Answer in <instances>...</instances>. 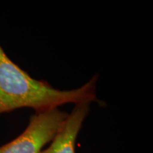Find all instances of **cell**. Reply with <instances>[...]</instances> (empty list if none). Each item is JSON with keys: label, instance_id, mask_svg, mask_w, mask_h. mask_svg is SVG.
<instances>
[{"label": "cell", "instance_id": "1", "mask_svg": "<svg viewBox=\"0 0 153 153\" xmlns=\"http://www.w3.org/2000/svg\"><path fill=\"white\" fill-rule=\"evenodd\" d=\"M98 74L94 76L77 89L59 90L46 82L31 77L9 58L0 45V114L22 108H31L38 112L70 103L98 101Z\"/></svg>", "mask_w": 153, "mask_h": 153}, {"label": "cell", "instance_id": "2", "mask_svg": "<svg viewBox=\"0 0 153 153\" xmlns=\"http://www.w3.org/2000/svg\"><path fill=\"white\" fill-rule=\"evenodd\" d=\"M68 116L58 107L36 112L23 133L0 147V153H40L60 131Z\"/></svg>", "mask_w": 153, "mask_h": 153}, {"label": "cell", "instance_id": "3", "mask_svg": "<svg viewBox=\"0 0 153 153\" xmlns=\"http://www.w3.org/2000/svg\"><path fill=\"white\" fill-rule=\"evenodd\" d=\"M89 103L76 104L60 131L50 143L48 148L40 153H75L78 133L89 111Z\"/></svg>", "mask_w": 153, "mask_h": 153}]
</instances>
